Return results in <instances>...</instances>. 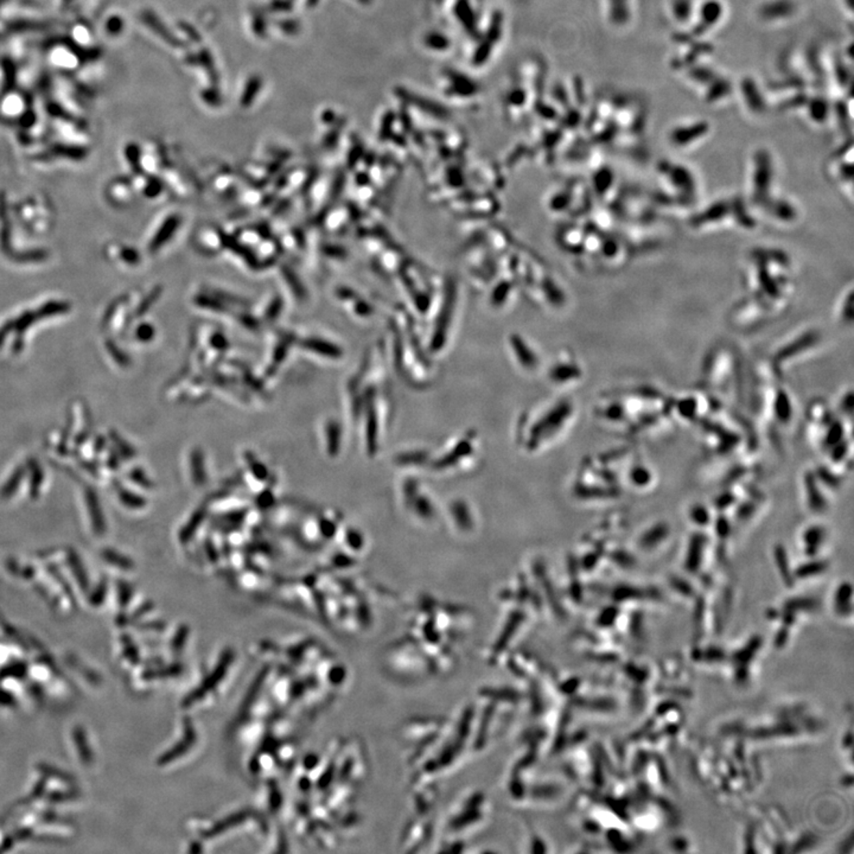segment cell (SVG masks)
I'll list each match as a JSON object with an SVG mask.
<instances>
[{
	"mask_svg": "<svg viewBox=\"0 0 854 854\" xmlns=\"http://www.w3.org/2000/svg\"><path fill=\"white\" fill-rule=\"evenodd\" d=\"M789 258L779 251H758L748 265V280L753 300L776 315L788 306L793 293Z\"/></svg>",
	"mask_w": 854,
	"mask_h": 854,
	"instance_id": "1",
	"label": "cell"
},
{
	"mask_svg": "<svg viewBox=\"0 0 854 854\" xmlns=\"http://www.w3.org/2000/svg\"><path fill=\"white\" fill-rule=\"evenodd\" d=\"M774 183V165L768 151L758 150L753 157V168L748 181L751 201L764 206Z\"/></svg>",
	"mask_w": 854,
	"mask_h": 854,
	"instance_id": "2",
	"label": "cell"
},
{
	"mask_svg": "<svg viewBox=\"0 0 854 854\" xmlns=\"http://www.w3.org/2000/svg\"><path fill=\"white\" fill-rule=\"evenodd\" d=\"M709 125L706 121H698L691 125H681L670 131L672 144L678 147H686L705 137L709 132Z\"/></svg>",
	"mask_w": 854,
	"mask_h": 854,
	"instance_id": "3",
	"label": "cell"
},
{
	"mask_svg": "<svg viewBox=\"0 0 854 854\" xmlns=\"http://www.w3.org/2000/svg\"><path fill=\"white\" fill-rule=\"evenodd\" d=\"M818 342H819L818 331H803L802 334L792 339L790 343L785 344V345L782 347V349L777 354V360L782 361V360H785V358H792V357L796 356L798 354H801L803 350H806V349L808 350V349L812 348Z\"/></svg>",
	"mask_w": 854,
	"mask_h": 854,
	"instance_id": "4",
	"label": "cell"
},
{
	"mask_svg": "<svg viewBox=\"0 0 854 854\" xmlns=\"http://www.w3.org/2000/svg\"><path fill=\"white\" fill-rule=\"evenodd\" d=\"M722 16V5L718 0H707L704 4L701 5L700 11H699V17L700 21L698 23L696 29L693 30V35L700 36L709 30V27L716 25Z\"/></svg>",
	"mask_w": 854,
	"mask_h": 854,
	"instance_id": "5",
	"label": "cell"
},
{
	"mask_svg": "<svg viewBox=\"0 0 854 854\" xmlns=\"http://www.w3.org/2000/svg\"><path fill=\"white\" fill-rule=\"evenodd\" d=\"M742 92L748 108L755 113H761L766 110V100L758 86L751 77H746L742 82Z\"/></svg>",
	"mask_w": 854,
	"mask_h": 854,
	"instance_id": "6",
	"label": "cell"
},
{
	"mask_svg": "<svg viewBox=\"0 0 854 854\" xmlns=\"http://www.w3.org/2000/svg\"><path fill=\"white\" fill-rule=\"evenodd\" d=\"M795 11V4L792 0H774L763 5L761 16L768 21H774L777 18H787L792 16Z\"/></svg>",
	"mask_w": 854,
	"mask_h": 854,
	"instance_id": "7",
	"label": "cell"
},
{
	"mask_svg": "<svg viewBox=\"0 0 854 854\" xmlns=\"http://www.w3.org/2000/svg\"><path fill=\"white\" fill-rule=\"evenodd\" d=\"M629 0H610V21L616 25H624L629 22Z\"/></svg>",
	"mask_w": 854,
	"mask_h": 854,
	"instance_id": "8",
	"label": "cell"
},
{
	"mask_svg": "<svg viewBox=\"0 0 854 854\" xmlns=\"http://www.w3.org/2000/svg\"><path fill=\"white\" fill-rule=\"evenodd\" d=\"M731 92V84L727 79H716L709 82V89L706 92V100L709 102L718 101L722 97H727L729 93Z\"/></svg>",
	"mask_w": 854,
	"mask_h": 854,
	"instance_id": "9",
	"label": "cell"
},
{
	"mask_svg": "<svg viewBox=\"0 0 854 854\" xmlns=\"http://www.w3.org/2000/svg\"><path fill=\"white\" fill-rule=\"evenodd\" d=\"M808 110H809L810 118L814 120L815 123H824L825 120L827 119L829 106H828V102L822 97H814L808 103Z\"/></svg>",
	"mask_w": 854,
	"mask_h": 854,
	"instance_id": "10",
	"label": "cell"
},
{
	"mask_svg": "<svg viewBox=\"0 0 854 854\" xmlns=\"http://www.w3.org/2000/svg\"><path fill=\"white\" fill-rule=\"evenodd\" d=\"M838 313H839V319L844 324H852V321H853V289L852 286L842 297Z\"/></svg>",
	"mask_w": 854,
	"mask_h": 854,
	"instance_id": "11",
	"label": "cell"
},
{
	"mask_svg": "<svg viewBox=\"0 0 854 854\" xmlns=\"http://www.w3.org/2000/svg\"><path fill=\"white\" fill-rule=\"evenodd\" d=\"M692 0H673L672 1V12L679 22H687L692 14Z\"/></svg>",
	"mask_w": 854,
	"mask_h": 854,
	"instance_id": "12",
	"label": "cell"
},
{
	"mask_svg": "<svg viewBox=\"0 0 854 854\" xmlns=\"http://www.w3.org/2000/svg\"><path fill=\"white\" fill-rule=\"evenodd\" d=\"M824 529L821 527H813V528L808 529L803 537L805 544H806V550L815 552V550H818L821 546V544L824 542Z\"/></svg>",
	"mask_w": 854,
	"mask_h": 854,
	"instance_id": "13",
	"label": "cell"
},
{
	"mask_svg": "<svg viewBox=\"0 0 854 854\" xmlns=\"http://www.w3.org/2000/svg\"><path fill=\"white\" fill-rule=\"evenodd\" d=\"M688 75L691 76V79L694 80L696 82H699V84H709V82H712L717 77L713 71H711L709 68H705V66H703V68L693 66Z\"/></svg>",
	"mask_w": 854,
	"mask_h": 854,
	"instance_id": "14",
	"label": "cell"
},
{
	"mask_svg": "<svg viewBox=\"0 0 854 854\" xmlns=\"http://www.w3.org/2000/svg\"><path fill=\"white\" fill-rule=\"evenodd\" d=\"M308 347V348L316 349L317 352H321V354H324V355H329V356H335L336 354H337V349L334 345L323 343L321 341H310Z\"/></svg>",
	"mask_w": 854,
	"mask_h": 854,
	"instance_id": "15",
	"label": "cell"
},
{
	"mask_svg": "<svg viewBox=\"0 0 854 854\" xmlns=\"http://www.w3.org/2000/svg\"><path fill=\"white\" fill-rule=\"evenodd\" d=\"M631 480L634 482L635 485H647L648 482L650 480V474L647 469L643 467H635L631 472Z\"/></svg>",
	"mask_w": 854,
	"mask_h": 854,
	"instance_id": "16",
	"label": "cell"
},
{
	"mask_svg": "<svg viewBox=\"0 0 854 854\" xmlns=\"http://www.w3.org/2000/svg\"><path fill=\"white\" fill-rule=\"evenodd\" d=\"M259 88H260L259 79H252L251 82H249V84H248V88H247L246 92H245V94H243V105H245V106H246V103H249V102L252 101V99H253V97H254L253 94H254V93L256 92H258V89Z\"/></svg>",
	"mask_w": 854,
	"mask_h": 854,
	"instance_id": "17",
	"label": "cell"
},
{
	"mask_svg": "<svg viewBox=\"0 0 854 854\" xmlns=\"http://www.w3.org/2000/svg\"><path fill=\"white\" fill-rule=\"evenodd\" d=\"M667 532H668V530L666 529V527L665 528H663V527H657V528H656V534H657V535H662V537H663V535H666ZM642 544L644 546H654V545H655V541H654V534L648 533L647 535H644V537L642 539Z\"/></svg>",
	"mask_w": 854,
	"mask_h": 854,
	"instance_id": "18",
	"label": "cell"
},
{
	"mask_svg": "<svg viewBox=\"0 0 854 854\" xmlns=\"http://www.w3.org/2000/svg\"><path fill=\"white\" fill-rule=\"evenodd\" d=\"M841 432H842V430H841V426H839V425H834V426H832V428H831V431H829V437H828V443H829V444H834V443H838V441H839V439H840Z\"/></svg>",
	"mask_w": 854,
	"mask_h": 854,
	"instance_id": "19",
	"label": "cell"
}]
</instances>
